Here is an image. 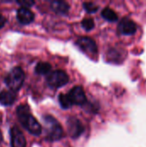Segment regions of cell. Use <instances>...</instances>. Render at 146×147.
I'll return each mask as SVG.
<instances>
[{
	"label": "cell",
	"instance_id": "obj_5",
	"mask_svg": "<svg viewBox=\"0 0 146 147\" xmlns=\"http://www.w3.org/2000/svg\"><path fill=\"white\" fill-rule=\"evenodd\" d=\"M76 45L85 53L89 55H96L98 53L97 46L93 39L89 37H81L76 41Z\"/></svg>",
	"mask_w": 146,
	"mask_h": 147
},
{
	"label": "cell",
	"instance_id": "obj_6",
	"mask_svg": "<svg viewBox=\"0 0 146 147\" xmlns=\"http://www.w3.org/2000/svg\"><path fill=\"white\" fill-rule=\"evenodd\" d=\"M66 126L68 134L72 139L78 138L84 132V127L82 122L75 117H70L67 120Z\"/></svg>",
	"mask_w": 146,
	"mask_h": 147
},
{
	"label": "cell",
	"instance_id": "obj_18",
	"mask_svg": "<svg viewBox=\"0 0 146 147\" xmlns=\"http://www.w3.org/2000/svg\"><path fill=\"white\" fill-rule=\"evenodd\" d=\"M17 3L20 4L22 6V8H26V9H28L29 7H31L32 5L34 4V1H17Z\"/></svg>",
	"mask_w": 146,
	"mask_h": 147
},
{
	"label": "cell",
	"instance_id": "obj_10",
	"mask_svg": "<svg viewBox=\"0 0 146 147\" xmlns=\"http://www.w3.org/2000/svg\"><path fill=\"white\" fill-rule=\"evenodd\" d=\"M16 18L18 20V22L23 25H27L31 23L34 19V13L29 9H26V8H20L17 10L16 13Z\"/></svg>",
	"mask_w": 146,
	"mask_h": 147
},
{
	"label": "cell",
	"instance_id": "obj_1",
	"mask_svg": "<svg viewBox=\"0 0 146 147\" xmlns=\"http://www.w3.org/2000/svg\"><path fill=\"white\" fill-rule=\"evenodd\" d=\"M16 115L22 125L31 134L38 136L41 134V126L38 121L30 114L29 107L27 104L20 105L16 109Z\"/></svg>",
	"mask_w": 146,
	"mask_h": 147
},
{
	"label": "cell",
	"instance_id": "obj_16",
	"mask_svg": "<svg viewBox=\"0 0 146 147\" xmlns=\"http://www.w3.org/2000/svg\"><path fill=\"white\" fill-rule=\"evenodd\" d=\"M82 26L86 31H90L95 27V22L92 18H85L82 21Z\"/></svg>",
	"mask_w": 146,
	"mask_h": 147
},
{
	"label": "cell",
	"instance_id": "obj_17",
	"mask_svg": "<svg viewBox=\"0 0 146 147\" xmlns=\"http://www.w3.org/2000/svg\"><path fill=\"white\" fill-rule=\"evenodd\" d=\"M83 6L84 9L87 12H89V13H94V12H96L98 10V6L96 5L93 3H90V2H85V3H83Z\"/></svg>",
	"mask_w": 146,
	"mask_h": 147
},
{
	"label": "cell",
	"instance_id": "obj_7",
	"mask_svg": "<svg viewBox=\"0 0 146 147\" xmlns=\"http://www.w3.org/2000/svg\"><path fill=\"white\" fill-rule=\"evenodd\" d=\"M71 102L75 105H79L82 106L86 103L87 98L84 93L83 89L81 86H75L73 87L71 91L67 94Z\"/></svg>",
	"mask_w": 146,
	"mask_h": 147
},
{
	"label": "cell",
	"instance_id": "obj_11",
	"mask_svg": "<svg viewBox=\"0 0 146 147\" xmlns=\"http://www.w3.org/2000/svg\"><path fill=\"white\" fill-rule=\"evenodd\" d=\"M52 9L59 15H65L70 9V5L65 1H52L51 3Z\"/></svg>",
	"mask_w": 146,
	"mask_h": 147
},
{
	"label": "cell",
	"instance_id": "obj_14",
	"mask_svg": "<svg viewBox=\"0 0 146 147\" xmlns=\"http://www.w3.org/2000/svg\"><path fill=\"white\" fill-rule=\"evenodd\" d=\"M102 16L107 20L108 22H116L118 21V16L117 14L110 8L107 7L105 8L102 11Z\"/></svg>",
	"mask_w": 146,
	"mask_h": 147
},
{
	"label": "cell",
	"instance_id": "obj_2",
	"mask_svg": "<svg viewBox=\"0 0 146 147\" xmlns=\"http://www.w3.org/2000/svg\"><path fill=\"white\" fill-rule=\"evenodd\" d=\"M46 137L50 141H57L62 139L64 132L59 122L51 115H46L43 118Z\"/></svg>",
	"mask_w": 146,
	"mask_h": 147
},
{
	"label": "cell",
	"instance_id": "obj_13",
	"mask_svg": "<svg viewBox=\"0 0 146 147\" xmlns=\"http://www.w3.org/2000/svg\"><path fill=\"white\" fill-rule=\"evenodd\" d=\"M52 70V65L47 62H40L35 66V72L39 75L49 74Z\"/></svg>",
	"mask_w": 146,
	"mask_h": 147
},
{
	"label": "cell",
	"instance_id": "obj_12",
	"mask_svg": "<svg viewBox=\"0 0 146 147\" xmlns=\"http://www.w3.org/2000/svg\"><path fill=\"white\" fill-rule=\"evenodd\" d=\"M16 97L13 91L11 90H3L0 92V104L3 106L12 105Z\"/></svg>",
	"mask_w": 146,
	"mask_h": 147
},
{
	"label": "cell",
	"instance_id": "obj_20",
	"mask_svg": "<svg viewBox=\"0 0 146 147\" xmlns=\"http://www.w3.org/2000/svg\"><path fill=\"white\" fill-rule=\"evenodd\" d=\"M2 140H3V136H2V134L0 132V142H2Z\"/></svg>",
	"mask_w": 146,
	"mask_h": 147
},
{
	"label": "cell",
	"instance_id": "obj_4",
	"mask_svg": "<svg viewBox=\"0 0 146 147\" xmlns=\"http://www.w3.org/2000/svg\"><path fill=\"white\" fill-rule=\"evenodd\" d=\"M46 82L52 88H59L65 85L69 82V77L64 71L56 70L48 74Z\"/></svg>",
	"mask_w": 146,
	"mask_h": 147
},
{
	"label": "cell",
	"instance_id": "obj_8",
	"mask_svg": "<svg viewBox=\"0 0 146 147\" xmlns=\"http://www.w3.org/2000/svg\"><path fill=\"white\" fill-rule=\"evenodd\" d=\"M136 31H137L136 23L129 18H123L118 25V32L120 34L132 35L134 34Z\"/></svg>",
	"mask_w": 146,
	"mask_h": 147
},
{
	"label": "cell",
	"instance_id": "obj_19",
	"mask_svg": "<svg viewBox=\"0 0 146 147\" xmlns=\"http://www.w3.org/2000/svg\"><path fill=\"white\" fill-rule=\"evenodd\" d=\"M5 23H6V19H5V17L0 14V28H2L5 25Z\"/></svg>",
	"mask_w": 146,
	"mask_h": 147
},
{
	"label": "cell",
	"instance_id": "obj_15",
	"mask_svg": "<svg viewBox=\"0 0 146 147\" xmlns=\"http://www.w3.org/2000/svg\"><path fill=\"white\" fill-rule=\"evenodd\" d=\"M59 102L61 108L64 109H68L72 106V103L71 102V101L66 94H60L59 96Z\"/></svg>",
	"mask_w": 146,
	"mask_h": 147
},
{
	"label": "cell",
	"instance_id": "obj_3",
	"mask_svg": "<svg viewBox=\"0 0 146 147\" xmlns=\"http://www.w3.org/2000/svg\"><path fill=\"white\" fill-rule=\"evenodd\" d=\"M24 79H25V73L21 67L16 66L8 73L4 82L8 86V88L11 91L15 92V91H18L22 88L24 83Z\"/></svg>",
	"mask_w": 146,
	"mask_h": 147
},
{
	"label": "cell",
	"instance_id": "obj_9",
	"mask_svg": "<svg viewBox=\"0 0 146 147\" xmlns=\"http://www.w3.org/2000/svg\"><path fill=\"white\" fill-rule=\"evenodd\" d=\"M10 144L11 147H26V139L22 132L16 127L10 129Z\"/></svg>",
	"mask_w": 146,
	"mask_h": 147
}]
</instances>
